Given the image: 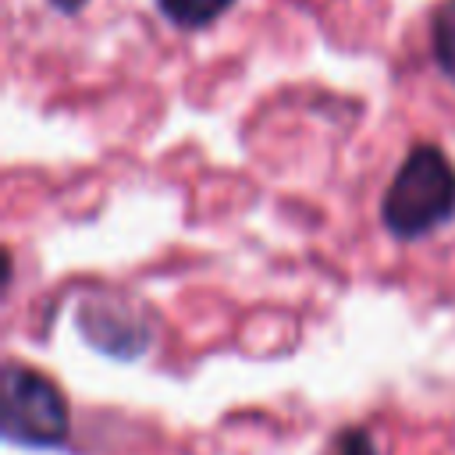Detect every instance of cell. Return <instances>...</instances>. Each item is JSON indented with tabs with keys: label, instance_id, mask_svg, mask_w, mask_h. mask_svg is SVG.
Masks as SVG:
<instances>
[{
	"label": "cell",
	"instance_id": "7a4b0ae2",
	"mask_svg": "<svg viewBox=\"0 0 455 455\" xmlns=\"http://www.w3.org/2000/svg\"><path fill=\"white\" fill-rule=\"evenodd\" d=\"M4 387V416L0 434L18 448H64L71 437V405L60 384H53L43 370L7 359L0 373Z\"/></svg>",
	"mask_w": 455,
	"mask_h": 455
},
{
	"label": "cell",
	"instance_id": "52a82bcc",
	"mask_svg": "<svg viewBox=\"0 0 455 455\" xmlns=\"http://www.w3.org/2000/svg\"><path fill=\"white\" fill-rule=\"evenodd\" d=\"M46 4H50L53 11H60V14H78L89 0H46Z\"/></svg>",
	"mask_w": 455,
	"mask_h": 455
},
{
	"label": "cell",
	"instance_id": "3957f363",
	"mask_svg": "<svg viewBox=\"0 0 455 455\" xmlns=\"http://www.w3.org/2000/svg\"><path fill=\"white\" fill-rule=\"evenodd\" d=\"M75 323L89 348L110 359H121V363H132L142 352H149L156 338L153 323L139 309H132L124 299H114V295L82 299L75 309Z\"/></svg>",
	"mask_w": 455,
	"mask_h": 455
},
{
	"label": "cell",
	"instance_id": "6da1fadb",
	"mask_svg": "<svg viewBox=\"0 0 455 455\" xmlns=\"http://www.w3.org/2000/svg\"><path fill=\"white\" fill-rule=\"evenodd\" d=\"M455 220V164L434 142H419L398 164L380 199V224L398 242H419Z\"/></svg>",
	"mask_w": 455,
	"mask_h": 455
},
{
	"label": "cell",
	"instance_id": "5b68a950",
	"mask_svg": "<svg viewBox=\"0 0 455 455\" xmlns=\"http://www.w3.org/2000/svg\"><path fill=\"white\" fill-rule=\"evenodd\" d=\"M430 53L437 71L455 85V0H441L430 14Z\"/></svg>",
	"mask_w": 455,
	"mask_h": 455
},
{
	"label": "cell",
	"instance_id": "8992f818",
	"mask_svg": "<svg viewBox=\"0 0 455 455\" xmlns=\"http://www.w3.org/2000/svg\"><path fill=\"white\" fill-rule=\"evenodd\" d=\"M320 455H380V448H377V441H373V434L366 427L348 423V427H338L327 437Z\"/></svg>",
	"mask_w": 455,
	"mask_h": 455
},
{
	"label": "cell",
	"instance_id": "277c9868",
	"mask_svg": "<svg viewBox=\"0 0 455 455\" xmlns=\"http://www.w3.org/2000/svg\"><path fill=\"white\" fill-rule=\"evenodd\" d=\"M238 0H156V11L181 32H199L220 21Z\"/></svg>",
	"mask_w": 455,
	"mask_h": 455
}]
</instances>
